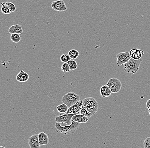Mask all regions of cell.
Masks as SVG:
<instances>
[{
  "mask_svg": "<svg viewBox=\"0 0 150 148\" xmlns=\"http://www.w3.org/2000/svg\"><path fill=\"white\" fill-rule=\"evenodd\" d=\"M69 114V113H65L64 114L57 116L55 119V121L57 123H65L67 125H70L72 123V119L74 115L78 114Z\"/></svg>",
  "mask_w": 150,
  "mask_h": 148,
  "instance_id": "5",
  "label": "cell"
},
{
  "mask_svg": "<svg viewBox=\"0 0 150 148\" xmlns=\"http://www.w3.org/2000/svg\"><path fill=\"white\" fill-rule=\"evenodd\" d=\"M11 39L14 43H18L21 41V36L19 34L13 33L11 34Z\"/></svg>",
  "mask_w": 150,
  "mask_h": 148,
  "instance_id": "21",
  "label": "cell"
},
{
  "mask_svg": "<svg viewBox=\"0 0 150 148\" xmlns=\"http://www.w3.org/2000/svg\"><path fill=\"white\" fill-rule=\"evenodd\" d=\"M144 53L143 50L138 49H132L130 52L131 57L137 60L141 59V58L144 55Z\"/></svg>",
  "mask_w": 150,
  "mask_h": 148,
  "instance_id": "11",
  "label": "cell"
},
{
  "mask_svg": "<svg viewBox=\"0 0 150 148\" xmlns=\"http://www.w3.org/2000/svg\"><path fill=\"white\" fill-rule=\"evenodd\" d=\"M148 111H149V114L150 115V108H149V109H148Z\"/></svg>",
  "mask_w": 150,
  "mask_h": 148,
  "instance_id": "28",
  "label": "cell"
},
{
  "mask_svg": "<svg viewBox=\"0 0 150 148\" xmlns=\"http://www.w3.org/2000/svg\"><path fill=\"white\" fill-rule=\"evenodd\" d=\"M142 62V59H141L137 60L131 58V59L124 64V70L125 72L128 74H135L139 70Z\"/></svg>",
  "mask_w": 150,
  "mask_h": 148,
  "instance_id": "2",
  "label": "cell"
},
{
  "mask_svg": "<svg viewBox=\"0 0 150 148\" xmlns=\"http://www.w3.org/2000/svg\"><path fill=\"white\" fill-rule=\"evenodd\" d=\"M6 4L8 6L11 13L15 12L16 10V6L13 3L11 2H5Z\"/></svg>",
  "mask_w": 150,
  "mask_h": 148,
  "instance_id": "24",
  "label": "cell"
},
{
  "mask_svg": "<svg viewBox=\"0 0 150 148\" xmlns=\"http://www.w3.org/2000/svg\"><path fill=\"white\" fill-rule=\"evenodd\" d=\"M80 125V123L72 120L71 124L66 126H62L60 123L56 122L55 128L57 132L63 133L65 135H73L79 129Z\"/></svg>",
  "mask_w": 150,
  "mask_h": 148,
  "instance_id": "1",
  "label": "cell"
},
{
  "mask_svg": "<svg viewBox=\"0 0 150 148\" xmlns=\"http://www.w3.org/2000/svg\"><path fill=\"white\" fill-rule=\"evenodd\" d=\"M89 118L81 114L74 115L72 118V120L74 121L80 123H85L88 122Z\"/></svg>",
  "mask_w": 150,
  "mask_h": 148,
  "instance_id": "12",
  "label": "cell"
},
{
  "mask_svg": "<svg viewBox=\"0 0 150 148\" xmlns=\"http://www.w3.org/2000/svg\"><path fill=\"white\" fill-rule=\"evenodd\" d=\"M71 59L70 56L68 54H64L60 57L61 61L63 63L67 62Z\"/></svg>",
  "mask_w": 150,
  "mask_h": 148,
  "instance_id": "23",
  "label": "cell"
},
{
  "mask_svg": "<svg viewBox=\"0 0 150 148\" xmlns=\"http://www.w3.org/2000/svg\"><path fill=\"white\" fill-rule=\"evenodd\" d=\"M106 85L109 87L112 93H114L119 92L120 91L122 86L121 81L116 78L110 79Z\"/></svg>",
  "mask_w": 150,
  "mask_h": 148,
  "instance_id": "4",
  "label": "cell"
},
{
  "mask_svg": "<svg viewBox=\"0 0 150 148\" xmlns=\"http://www.w3.org/2000/svg\"><path fill=\"white\" fill-rule=\"evenodd\" d=\"M144 148H150V137H147L143 143Z\"/></svg>",
  "mask_w": 150,
  "mask_h": 148,
  "instance_id": "26",
  "label": "cell"
},
{
  "mask_svg": "<svg viewBox=\"0 0 150 148\" xmlns=\"http://www.w3.org/2000/svg\"><path fill=\"white\" fill-rule=\"evenodd\" d=\"M79 101V96L74 92L67 93L63 96L62 99L63 103L66 104L69 108Z\"/></svg>",
  "mask_w": 150,
  "mask_h": 148,
  "instance_id": "3",
  "label": "cell"
},
{
  "mask_svg": "<svg viewBox=\"0 0 150 148\" xmlns=\"http://www.w3.org/2000/svg\"><path fill=\"white\" fill-rule=\"evenodd\" d=\"M83 106V101H80L79 102L71 106L68 108V110L66 113L69 114H80L81 109Z\"/></svg>",
  "mask_w": 150,
  "mask_h": 148,
  "instance_id": "8",
  "label": "cell"
},
{
  "mask_svg": "<svg viewBox=\"0 0 150 148\" xmlns=\"http://www.w3.org/2000/svg\"><path fill=\"white\" fill-rule=\"evenodd\" d=\"M68 54L72 59H76L78 57L79 53L76 50H72L68 52Z\"/></svg>",
  "mask_w": 150,
  "mask_h": 148,
  "instance_id": "18",
  "label": "cell"
},
{
  "mask_svg": "<svg viewBox=\"0 0 150 148\" xmlns=\"http://www.w3.org/2000/svg\"><path fill=\"white\" fill-rule=\"evenodd\" d=\"M1 11L3 13L8 15L11 13V12L8 6L5 3L3 2L1 3Z\"/></svg>",
  "mask_w": 150,
  "mask_h": 148,
  "instance_id": "20",
  "label": "cell"
},
{
  "mask_svg": "<svg viewBox=\"0 0 150 148\" xmlns=\"http://www.w3.org/2000/svg\"><path fill=\"white\" fill-rule=\"evenodd\" d=\"M130 53L127 51L125 52H121L117 55V65L118 67L124 65L131 59Z\"/></svg>",
  "mask_w": 150,
  "mask_h": 148,
  "instance_id": "6",
  "label": "cell"
},
{
  "mask_svg": "<svg viewBox=\"0 0 150 148\" xmlns=\"http://www.w3.org/2000/svg\"><path fill=\"white\" fill-rule=\"evenodd\" d=\"M62 71L64 73L70 72V68L69 64L67 62L64 63L62 65V67H61Z\"/></svg>",
  "mask_w": 150,
  "mask_h": 148,
  "instance_id": "25",
  "label": "cell"
},
{
  "mask_svg": "<svg viewBox=\"0 0 150 148\" xmlns=\"http://www.w3.org/2000/svg\"><path fill=\"white\" fill-rule=\"evenodd\" d=\"M100 94L103 98L109 97L112 93V91L107 85L102 86L100 89Z\"/></svg>",
  "mask_w": 150,
  "mask_h": 148,
  "instance_id": "14",
  "label": "cell"
},
{
  "mask_svg": "<svg viewBox=\"0 0 150 148\" xmlns=\"http://www.w3.org/2000/svg\"><path fill=\"white\" fill-rule=\"evenodd\" d=\"M9 33L11 34L18 33L19 34L23 33V29L22 27L20 25L16 24L10 27L9 29Z\"/></svg>",
  "mask_w": 150,
  "mask_h": 148,
  "instance_id": "16",
  "label": "cell"
},
{
  "mask_svg": "<svg viewBox=\"0 0 150 148\" xmlns=\"http://www.w3.org/2000/svg\"><path fill=\"white\" fill-rule=\"evenodd\" d=\"M67 63L70 66V71H74L77 68V63L74 60H72V59L69 60Z\"/></svg>",
  "mask_w": 150,
  "mask_h": 148,
  "instance_id": "19",
  "label": "cell"
},
{
  "mask_svg": "<svg viewBox=\"0 0 150 148\" xmlns=\"http://www.w3.org/2000/svg\"><path fill=\"white\" fill-rule=\"evenodd\" d=\"M80 114H82V115H84V116H86V117H88V118H91V116H92L93 115L92 113H90L85 108L82 106V108H81V109L80 112Z\"/></svg>",
  "mask_w": 150,
  "mask_h": 148,
  "instance_id": "22",
  "label": "cell"
},
{
  "mask_svg": "<svg viewBox=\"0 0 150 148\" xmlns=\"http://www.w3.org/2000/svg\"><path fill=\"white\" fill-rule=\"evenodd\" d=\"M98 103L97 101L94 98L92 97L91 100L88 106L86 108V109L94 115L98 111Z\"/></svg>",
  "mask_w": 150,
  "mask_h": 148,
  "instance_id": "9",
  "label": "cell"
},
{
  "mask_svg": "<svg viewBox=\"0 0 150 148\" xmlns=\"http://www.w3.org/2000/svg\"><path fill=\"white\" fill-rule=\"evenodd\" d=\"M146 107L148 109L150 108V99L148 100L146 102Z\"/></svg>",
  "mask_w": 150,
  "mask_h": 148,
  "instance_id": "27",
  "label": "cell"
},
{
  "mask_svg": "<svg viewBox=\"0 0 150 148\" xmlns=\"http://www.w3.org/2000/svg\"><path fill=\"white\" fill-rule=\"evenodd\" d=\"M40 146L47 145L49 143L48 137L45 132H41L38 135Z\"/></svg>",
  "mask_w": 150,
  "mask_h": 148,
  "instance_id": "13",
  "label": "cell"
},
{
  "mask_svg": "<svg viewBox=\"0 0 150 148\" xmlns=\"http://www.w3.org/2000/svg\"><path fill=\"white\" fill-rule=\"evenodd\" d=\"M30 76L27 73L23 72V70H21L18 74L17 75L16 79L19 82H26L29 79Z\"/></svg>",
  "mask_w": 150,
  "mask_h": 148,
  "instance_id": "15",
  "label": "cell"
},
{
  "mask_svg": "<svg viewBox=\"0 0 150 148\" xmlns=\"http://www.w3.org/2000/svg\"><path fill=\"white\" fill-rule=\"evenodd\" d=\"M29 145L30 148H40L38 135H34L29 139Z\"/></svg>",
  "mask_w": 150,
  "mask_h": 148,
  "instance_id": "10",
  "label": "cell"
},
{
  "mask_svg": "<svg viewBox=\"0 0 150 148\" xmlns=\"http://www.w3.org/2000/svg\"><path fill=\"white\" fill-rule=\"evenodd\" d=\"M52 8L55 11L64 12L67 10L65 3L63 0L54 1L51 4Z\"/></svg>",
  "mask_w": 150,
  "mask_h": 148,
  "instance_id": "7",
  "label": "cell"
},
{
  "mask_svg": "<svg viewBox=\"0 0 150 148\" xmlns=\"http://www.w3.org/2000/svg\"><path fill=\"white\" fill-rule=\"evenodd\" d=\"M56 108H57V110H58V112L62 113V114H64V113H66L67 112L69 107L67 106L66 104L63 103L58 106L56 107Z\"/></svg>",
  "mask_w": 150,
  "mask_h": 148,
  "instance_id": "17",
  "label": "cell"
}]
</instances>
